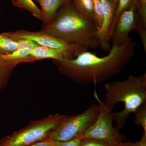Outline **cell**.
<instances>
[{
  "label": "cell",
  "instance_id": "obj_3",
  "mask_svg": "<svg viewBox=\"0 0 146 146\" xmlns=\"http://www.w3.org/2000/svg\"><path fill=\"white\" fill-rule=\"evenodd\" d=\"M106 93L103 101L110 111L116 104L122 102L124 105L122 111L112 112L113 121L120 128L124 126L131 113H135L141 105L146 102V74L131 75L122 81H114L104 86Z\"/></svg>",
  "mask_w": 146,
  "mask_h": 146
},
{
  "label": "cell",
  "instance_id": "obj_17",
  "mask_svg": "<svg viewBox=\"0 0 146 146\" xmlns=\"http://www.w3.org/2000/svg\"><path fill=\"white\" fill-rule=\"evenodd\" d=\"M135 114L134 123L136 124L142 126L144 132L146 133V102L137 108Z\"/></svg>",
  "mask_w": 146,
  "mask_h": 146
},
{
  "label": "cell",
  "instance_id": "obj_9",
  "mask_svg": "<svg viewBox=\"0 0 146 146\" xmlns=\"http://www.w3.org/2000/svg\"><path fill=\"white\" fill-rule=\"evenodd\" d=\"M103 7V21L101 27L98 31L97 36L100 47L103 50L109 51L110 49V29L114 18L116 5L107 0H101Z\"/></svg>",
  "mask_w": 146,
  "mask_h": 146
},
{
  "label": "cell",
  "instance_id": "obj_20",
  "mask_svg": "<svg viewBox=\"0 0 146 146\" xmlns=\"http://www.w3.org/2000/svg\"><path fill=\"white\" fill-rule=\"evenodd\" d=\"M51 146H80L81 138H76L67 141H54L45 139Z\"/></svg>",
  "mask_w": 146,
  "mask_h": 146
},
{
  "label": "cell",
  "instance_id": "obj_18",
  "mask_svg": "<svg viewBox=\"0 0 146 146\" xmlns=\"http://www.w3.org/2000/svg\"><path fill=\"white\" fill-rule=\"evenodd\" d=\"M13 68L0 60V90L7 82Z\"/></svg>",
  "mask_w": 146,
  "mask_h": 146
},
{
  "label": "cell",
  "instance_id": "obj_1",
  "mask_svg": "<svg viewBox=\"0 0 146 146\" xmlns=\"http://www.w3.org/2000/svg\"><path fill=\"white\" fill-rule=\"evenodd\" d=\"M136 46V42L129 36L121 46L112 45L109 53L103 57L87 50L72 59L54 60V63L60 72L76 83L96 84L121 72L134 56Z\"/></svg>",
  "mask_w": 146,
  "mask_h": 146
},
{
  "label": "cell",
  "instance_id": "obj_24",
  "mask_svg": "<svg viewBox=\"0 0 146 146\" xmlns=\"http://www.w3.org/2000/svg\"><path fill=\"white\" fill-rule=\"evenodd\" d=\"M29 146H51L50 145L48 142L45 140H42V141H39L37 143L31 145Z\"/></svg>",
  "mask_w": 146,
  "mask_h": 146
},
{
  "label": "cell",
  "instance_id": "obj_2",
  "mask_svg": "<svg viewBox=\"0 0 146 146\" xmlns=\"http://www.w3.org/2000/svg\"><path fill=\"white\" fill-rule=\"evenodd\" d=\"M71 1L61 6L54 21L42 31L87 49L99 47L95 21L82 16Z\"/></svg>",
  "mask_w": 146,
  "mask_h": 146
},
{
  "label": "cell",
  "instance_id": "obj_19",
  "mask_svg": "<svg viewBox=\"0 0 146 146\" xmlns=\"http://www.w3.org/2000/svg\"><path fill=\"white\" fill-rule=\"evenodd\" d=\"M95 11V22L98 31L101 27L103 21V7L101 0H93Z\"/></svg>",
  "mask_w": 146,
  "mask_h": 146
},
{
  "label": "cell",
  "instance_id": "obj_16",
  "mask_svg": "<svg viewBox=\"0 0 146 146\" xmlns=\"http://www.w3.org/2000/svg\"><path fill=\"white\" fill-rule=\"evenodd\" d=\"M138 0H118L117 5L115 10V18L110 29V36H111L113 29L115 26V22L120 13L124 10L127 9L133 4L138 3Z\"/></svg>",
  "mask_w": 146,
  "mask_h": 146
},
{
  "label": "cell",
  "instance_id": "obj_15",
  "mask_svg": "<svg viewBox=\"0 0 146 146\" xmlns=\"http://www.w3.org/2000/svg\"><path fill=\"white\" fill-rule=\"evenodd\" d=\"M16 7L28 11L33 16L42 21L41 11L33 0H17Z\"/></svg>",
  "mask_w": 146,
  "mask_h": 146
},
{
  "label": "cell",
  "instance_id": "obj_27",
  "mask_svg": "<svg viewBox=\"0 0 146 146\" xmlns=\"http://www.w3.org/2000/svg\"><path fill=\"white\" fill-rule=\"evenodd\" d=\"M12 2V3L14 6L16 7V4H17V0H11Z\"/></svg>",
  "mask_w": 146,
  "mask_h": 146
},
{
  "label": "cell",
  "instance_id": "obj_23",
  "mask_svg": "<svg viewBox=\"0 0 146 146\" xmlns=\"http://www.w3.org/2000/svg\"><path fill=\"white\" fill-rule=\"evenodd\" d=\"M135 146H146V133L144 132L141 140L135 143Z\"/></svg>",
  "mask_w": 146,
  "mask_h": 146
},
{
  "label": "cell",
  "instance_id": "obj_8",
  "mask_svg": "<svg viewBox=\"0 0 146 146\" xmlns=\"http://www.w3.org/2000/svg\"><path fill=\"white\" fill-rule=\"evenodd\" d=\"M138 5V3L133 4L118 16L110 36L112 45L123 44L129 37L130 32L136 30L138 24L142 23L139 14L136 13Z\"/></svg>",
  "mask_w": 146,
  "mask_h": 146
},
{
  "label": "cell",
  "instance_id": "obj_7",
  "mask_svg": "<svg viewBox=\"0 0 146 146\" xmlns=\"http://www.w3.org/2000/svg\"><path fill=\"white\" fill-rule=\"evenodd\" d=\"M3 34L17 40L26 39L33 41L39 46L63 50L71 53L75 57L88 49L77 44H70L65 40L50 35L42 31L31 32L21 30L14 32L3 33Z\"/></svg>",
  "mask_w": 146,
  "mask_h": 146
},
{
  "label": "cell",
  "instance_id": "obj_13",
  "mask_svg": "<svg viewBox=\"0 0 146 146\" xmlns=\"http://www.w3.org/2000/svg\"><path fill=\"white\" fill-rule=\"evenodd\" d=\"M78 11L85 18L95 21L93 0H72Z\"/></svg>",
  "mask_w": 146,
  "mask_h": 146
},
{
  "label": "cell",
  "instance_id": "obj_25",
  "mask_svg": "<svg viewBox=\"0 0 146 146\" xmlns=\"http://www.w3.org/2000/svg\"><path fill=\"white\" fill-rule=\"evenodd\" d=\"M121 146H135V143H122Z\"/></svg>",
  "mask_w": 146,
  "mask_h": 146
},
{
  "label": "cell",
  "instance_id": "obj_6",
  "mask_svg": "<svg viewBox=\"0 0 146 146\" xmlns=\"http://www.w3.org/2000/svg\"><path fill=\"white\" fill-rule=\"evenodd\" d=\"M94 96L99 107V114L95 123L85 131L82 138H91L104 142L110 145L122 143L125 137L113 125L112 112L105 106L96 91Z\"/></svg>",
  "mask_w": 146,
  "mask_h": 146
},
{
  "label": "cell",
  "instance_id": "obj_11",
  "mask_svg": "<svg viewBox=\"0 0 146 146\" xmlns=\"http://www.w3.org/2000/svg\"><path fill=\"white\" fill-rule=\"evenodd\" d=\"M30 56L32 62L46 58L60 60L63 58L72 59L75 58L72 54L68 52L38 45L32 50Z\"/></svg>",
  "mask_w": 146,
  "mask_h": 146
},
{
  "label": "cell",
  "instance_id": "obj_12",
  "mask_svg": "<svg viewBox=\"0 0 146 146\" xmlns=\"http://www.w3.org/2000/svg\"><path fill=\"white\" fill-rule=\"evenodd\" d=\"M41 7L42 21L44 26L52 23L57 15L59 9L63 5L72 0H35Z\"/></svg>",
  "mask_w": 146,
  "mask_h": 146
},
{
  "label": "cell",
  "instance_id": "obj_14",
  "mask_svg": "<svg viewBox=\"0 0 146 146\" xmlns=\"http://www.w3.org/2000/svg\"><path fill=\"white\" fill-rule=\"evenodd\" d=\"M18 47V41L0 34V54H7L13 52Z\"/></svg>",
  "mask_w": 146,
  "mask_h": 146
},
{
  "label": "cell",
  "instance_id": "obj_26",
  "mask_svg": "<svg viewBox=\"0 0 146 146\" xmlns=\"http://www.w3.org/2000/svg\"><path fill=\"white\" fill-rule=\"evenodd\" d=\"M107 1L110 2L114 4L115 5H116L118 2V0H107Z\"/></svg>",
  "mask_w": 146,
  "mask_h": 146
},
{
  "label": "cell",
  "instance_id": "obj_10",
  "mask_svg": "<svg viewBox=\"0 0 146 146\" xmlns=\"http://www.w3.org/2000/svg\"><path fill=\"white\" fill-rule=\"evenodd\" d=\"M18 48L9 54H0V60L4 63L14 67L23 62H31V53L37 44L35 42L26 39H17Z\"/></svg>",
  "mask_w": 146,
  "mask_h": 146
},
{
  "label": "cell",
  "instance_id": "obj_5",
  "mask_svg": "<svg viewBox=\"0 0 146 146\" xmlns=\"http://www.w3.org/2000/svg\"><path fill=\"white\" fill-rule=\"evenodd\" d=\"M98 114V106L94 104L81 114L64 115L60 123L46 139L54 141L81 139L85 131L96 121Z\"/></svg>",
  "mask_w": 146,
  "mask_h": 146
},
{
  "label": "cell",
  "instance_id": "obj_21",
  "mask_svg": "<svg viewBox=\"0 0 146 146\" xmlns=\"http://www.w3.org/2000/svg\"><path fill=\"white\" fill-rule=\"evenodd\" d=\"M109 145L103 141L91 138H82L80 141V146H110Z\"/></svg>",
  "mask_w": 146,
  "mask_h": 146
},
{
  "label": "cell",
  "instance_id": "obj_28",
  "mask_svg": "<svg viewBox=\"0 0 146 146\" xmlns=\"http://www.w3.org/2000/svg\"><path fill=\"white\" fill-rule=\"evenodd\" d=\"M122 143H121L118 144V145H111L110 146H121V144Z\"/></svg>",
  "mask_w": 146,
  "mask_h": 146
},
{
  "label": "cell",
  "instance_id": "obj_4",
  "mask_svg": "<svg viewBox=\"0 0 146 146\" xmlns=\"http://www.w3.org/2000/svg\"><path fill=\"white\" fill-rule=\"evenodd\" d=\"M56 114L32 122L25 127L3 137L0 146H29L44 140L63 117Z\"/></svg>",
  "mask_w": 146,
  "mask_h": 146
},
{
  "label": "cell",
  "instance_id": "obj_22",
  "mask_svg": "<svg viewBox=\"0 0 146 146\" xmlns=\"http://www.w3.org/2000/svg\"><path fill=\"white\" fill-rule=\"evenodd\" d=\"M139 16L142 24L146 28V0H138Z\"/></svg>",
  "mask_w": 146,
  "mask_h": 146
}]
</instances>
